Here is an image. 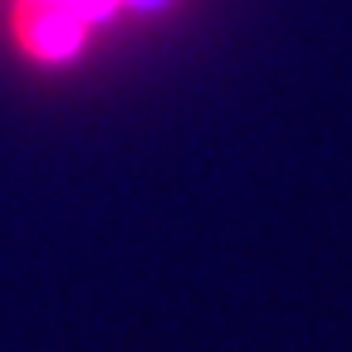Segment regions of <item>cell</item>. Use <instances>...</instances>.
I'll return each instance as SVG.
<instances>
[{"mask_svg": "<svg viewBox=\"0 0 352 352\" xmlns=\"http://www.w3.org/2000/svg\"><path fill=\"white\" fill-rule=\"evenodd\" d=\"M6 34L34 69H69L94 50L103 30L54 0H6Z\"/></svg>", "mask_w": 352, "mask_h": 352, "instance_id": "6da1fadb", "label": "cell"}, {"mask_svg": "<svg viewBox=\"0 0 352 352\" xmlns=\"http://www.w3.org/2000/svg\"><path fill=\"white\" fill-rule=\"evenodd\" d=\"M54 6H64V10H74V15H83L88 25H98V30L122 25V15H118V0H54Z\"/></svg>", "mask_w": 352, "mask_h": 352, "instance_id": "7a4b0ae2", "label": "cell"}]
</instances>
